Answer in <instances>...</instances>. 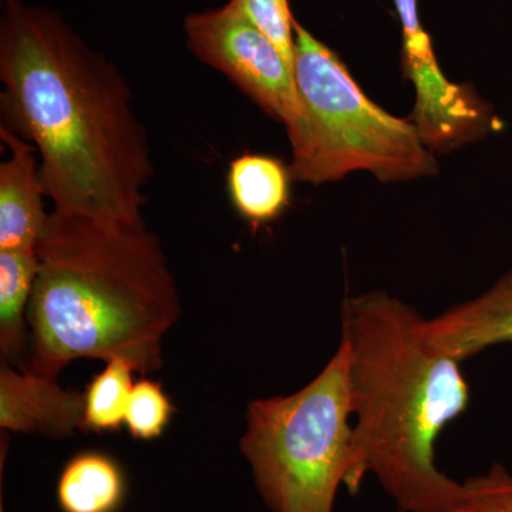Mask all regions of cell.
I'll list each match as a JSON object with an SVG mask.
<instances>
[{
	"label": "cell",
	"mask_w": 512,
	"mask_h": 512,
	"mask_svg": "<svg viewBox=\"0 0 512 512\" xmlns=\"http://www.w3.org/2000/svg\"><path fill=\"white\" fill-rule=\"evenodd\" d=\"M126 495L123 468L100 451H83L70 458L57 480L62 512H119Z\"/></svg>",
	"instance_id": "obj_11"
},
{
	"label": "cell",
	"mask_w": 512,
	"mask_h": 512,
	"mask_svg": "<svg viewBox=\"0 0 512 512\" xmlns=\"http://www.w3.org/2000/svg\"><path fill=\"white\" fill-rule=\"evenodd\" d=\"M291 168L262 154H244L229 165L227 185L235 211L252 227L278 220L291 204Z\"/></svg>",
	"instance_id": "obj_10"
},
{
	"label": "cell",
	"mask_w": 512,
	"mask_h": 512,
	"mask_svg": "<svg viewBox=\"0 0 512 512\" xmlns=\"http://www.w3.org/2000/svg\"><path fill=\"white\" fill-rule=\"evenodd\" d=\"M0 512H6L5 505H3V501H0Z\"/></svg>",
	"instance_id": "obj_17"
},
{
	"label": "cell",
	"mask_w": 512,
	"mask_h": 512,
	"mask_svg": "<svg viewBox=\"0 0 512 512\" xmlns=\"http://www.w3.org/2000/svg\"><path fill=\"white\" fill-rule=\"evenodd\" d=\"M36 252L30 353L20 370L57 379L76 359L124 360L143 376L163 366L180 296L144 222L53 211Z\"/></svg>",
	"instance_id": "obj_3"
},
{
	"label": "cell",
	"mask_w": 512,
	"mask_h": 512,
	"mask_svg": "<svg viewBox=\"0 0 512 512\" xmlns=\"http://www.w3.org/2000/svg\"><path fill=\"white\" fill-rule=\"evenodd\" d=\"M427 319L384 291L345 299L356 494L372 474L399 512H446L461 481L437 467L441 433L468 409L470 384L456 359L429 339Z\"/></svg>",
	"instance_id": "obj_2"
},
{
	"label": "cell",
	"mask_w": 512,
	"mask_h": 512,
	"mask_svg": "<svg viewBox=\"0 0 512 512\" xmlns=\"http://www.w3.org/2000/svg\"><path fill=\"white\" fill-rule=\"evenodd\" d=\"M241 447L271 512H335L355 468L349 352L345 343L289 396L248 404Z\"/></svg>",
	"instance_id": "obj_4"
},
{
	"label": "cell",
	"mask_w": 512,
	"mask_h": 512,
	"mask_svg": "<svg viewBox=\"0 0 512 512\" xmlns=\"http://www.w3.org/2000/svg\"><path fill=\"white\" fill-rule=\"evenodd\" d=\"M0 138L10 150L0 164V251L36 249L49 218L36 148L5 126Z\"/></svg>",
	"instance_id": "obj_8"
},
{
	"label": "cell",
	"mask_w": 512,
	"mask_h": 512,
	"mask_svg": "<svg viewBox=\"0 0 512 512\" xmlns=\"http://www.w3.org/2000/svg\"><path fill=\"white\" fill-rule=\"evenodd\" d=\"M184 30L192 55L225 74L268 116L281 121L289 143L299 136L303 113L292 66L244 13L228 2L191 13Z\"/></svg>",
	"instance_id": "obj_6"
},
{
	"label": "cell",
	"mask_w": 512,
	"mask_h": 512,
	"mask_svg": "<svg viewBox=\"0 0 512 512\" xmlns=\"http://www.w3.org/2000/svg\"><path fill=\"white\" fill-rule=\"evenodd\" d=\"M293 77L303 126L291 141L293 181L325 184L355 171L382 183L437 173L430 148L409 120L369 99L338 53L295 19Z\"/></svg>",
	"instance_id": "obj_5"
},
{
	"label": "cell",
	"mask_w": 512,
	"mask_h": 512,
	"mask_svg": "<svg viewBox=\"0 0 512 512\" xmlns=\"http://www.w3.org/2000/svg\"><path fill=\"white\" fill-rule=\"evenodd\" d=\"M84 396L63 389L52 377L0 366V427L20 434L66 439L82 430Z\"/></svg>",
	"instance_id": "obj_7"
},
{
	"label": "cell",
	"mask_w": 512,
	"mask_h": 512,
	"mask_svg": "<svg viewBox=\"0 0 512 512\" xmlns=\"http://www.w3.org/2000/svg\"><path fill=\"white\" fill-rule=\"evenodd\" d=\"M3 5L2 126L36 148L46 197L64 214L141 224L154 167L123 74L55 10Z\"/></svg>",
	"instance_id": "obj_1"
},
{
	"label": "cell",
	"mask_w": 512,
	"mask_h": 512,
	"mask_svg": "<svg viewBox=\"0 0 512 512\" xmlns=\"http://www.w3.org/2000/svg\"><path fill=\"white\" fill-rule=\"evenodd\" d=\"M2 2H6V0H2Z\"/></svg>",
	"instance_id": "obj_18"
},
{
	"label": "cell",
	"mask_w": 512,
	"mask_h": 512,
	"mask_svg": "<svg viewBox=\"0 0 512 512\" xmlns=\"http://www.w3.org/2000/svg\"><path fill=\"white\" fill-rule=\"evenodd\" d=\"M446 512H512V471L495 463L461 483V495Z\"/></svg>",
	"instance_id": "obj_15"
},
{
	"label": "cell",
	"mask_w": 512,
	"mask_h": 512,
	"mask_svg": "<svg viewBox=\"0 0 512 512\" xmlns=\"http://www.w3.org/2000/svg\"><path fill=\"white\" fill-rule=\"evenodd\" d=\"M134 367L124 360H111L87 384L82 431L114 433L124 426L134 387Z\"/></svg>",
	"instance_id": "obj_13"
},
{
	"label": "cell",
	"mask_w": 512,
	"mask_h": 512,
	"mask_svg": "<svg viewBox=\"0 0 512 512\" xmlns=\"http://www.w3.org/2000/svg\"><path fill=\"white\" fill-rule=\"evenodd\" d=\"M174 413L175 407L161 383L144 377L134 383L124 426L134 439H158L167 429Z\"/></svg>",
	"instance_id": "obj_14"
},
{
	"label": "cell",
	"mask_w": 512,
	"mask_h": 512,
	"mask_svg": "<svg viewBox=\"0 0 512 512\" xmlns=\"http://www.w3.org/2000/svg\"><path fill=\"white\" fill-rule=\"evenodd\" d=\"M229 2L278 46L293 69L295 18H293L289 0H229Z\"/></svg>",
	"instance_id": "obj_16"
},
{
	"label": "cell",
	"mask_w": 512,
	"mask_h": 512,
	"mask_svg": "<svg viewBox=\"0 0 512 512\" xmlns=\"http://www.w3.org/2000/svg\"><path fill=\"white\" fill-rule=\"evenodd\" d=\"M427 336L456 359L512 345V266L487 291L427 319Z\"/></svg>",
	"instance_id": "obj_9"
},
{
	"label": "cell",
	"mask_w": 512,
	"mask_h": 512,
	"mask_svg": "<svg viewBox=\"0 0 512 512\" xmlns=\"http://www.w3.org/2000/svg\"><path fill=\"white\" fill-rule=\"evenodd\" d=\"M37 274L36 249L0 251V353L2 360L18 363V369L28 359V311Z\"/></svg>",
	"instance_id": "obj_12"
}]
</instances>
